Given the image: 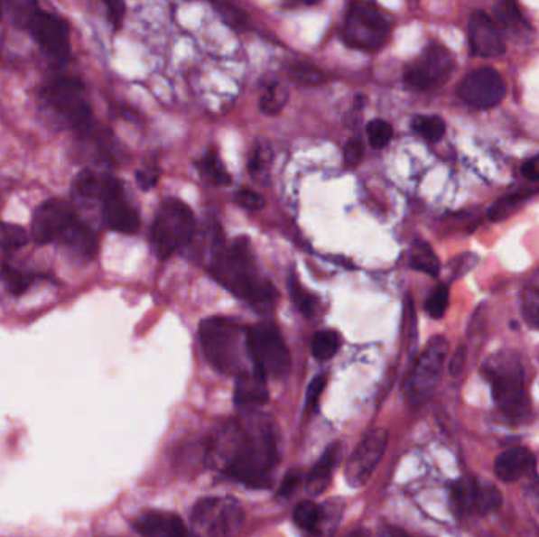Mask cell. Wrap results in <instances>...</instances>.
I'll use <instances>...</instances> for the list:
<instances>
[{
	"mask_svg": "<svg viewBox=\"0 0 539 537\" xmlns=\"http://www.w3.org/2000/svg\"><path fill=\"white\" fill-rule=\"evenodd\" d=\"M293 520L300 528L308 532H316L322 523V509L312 501H303L295 507Z\"/></svg>",
	"mask_w": 539,
	"mask_h": 537,
	"instance_id": "32",
	"label": "cell"
},
{
	"mask_svg": "<svg viewBox=\"0 0 539 537\" xmlns=\"http://www.w3.org/2000/svg\"><path fill=\"white\" fill-rule=\"evenodd\" d=\"M412 128L429 143H439L445 136L447 125L437 116H416L412 120Z\"/></svg>",
	"mask_w": 539,
	"mask_h": 537,
	"instance_id": "29",
	"label": "cell"
},
{
	"mask_svg": "<svg viewBox=\"0 0 539 537\" xmlns=\"http://www.w3.org/2000/svg\"><path fill=\"white\" fill-rule=\"evenodd\" d=\"M346 537H369V534H367L366 530H361V528H359V530H354V532H348Z\"/></svg>",
	"mask_w": 539,
	"mask_h": 537,
	"instance_id": "52",
	"label": "cell"
},
{
	"mask_svg": "<svg viewBox=\"0 0 539 537\" xmlns=\"http://www.w3.org/2000/svg\"><path fill=\"white\" fill-rule=\"evenodd\" d=\"M363 154H365V147L358 139H350L344 145V161L348 162V166H358L363 160Z\"/></svg>",
	"mask_w": 539,
	"mask_h": 537,
	"instance_id": "44",
	"label": "cell"
},
{
	"mask_svg": "<svg viewBox=\"0 0 539 537\" xmlns=\"http://www.w3.org/2000/svg\"><path fill=\"white\" fill-rule=\"evenodd\" d=\"M534 468V456L524 446H515L503 451L494 463L496 476L503 482H516Z\"/></svg>",
	"mask_w": 539,
	"mask_h": 537,
	"instance_id": "18",
	"label": "cell"
},
{
	"mask_svg": "<svg viewBox=\"0 0 539 537\" xmlns=\"http://www.w3.org/2000/svg\"><path fill=\"white\" fill-rule=\"evenodd\" d=\"M341 347V338L336 331L325 329L319 331L312 339V355L319 361H327L335 356Z\"/></svg>",
	"mask_w": 539,
	"mask_h": 537,
	"instance_id": "30",
	"label": "cell"
},
{
	"mask_svg": "<svg viewBox=\"0 0 539 537\" xmlns=\"http://www.w3.org/2000/svg\"><path fill=\"white\" fill-rule=\"evenodd\" d=\"M289 292H291L292 301L295 304V308L304 315V317H311L314 314L316 309V298L311 295L310 292L304 289L303 285L298 282L297 276L292 274L289 279Z\"/></svg>",
	"mask_w": 539,
	"mask_h": 537,
	"instance_id": "35",
	"label": "cell"
},
{
	"mask_svg": "<svg viewBox=\"0 0 539 537\" xmlns=\"http://www.w3.org/2000/svg\"><path fill=\"white\" fill-rule=\"evenodd\" d=\"M378 537H410L407 532H403V530H399V528H395V526H384L380 532H378Z\"/></svg>",
	"mask_w": 539,
	"mask_h": 537,
	"instance_id": "51",
	"label": "cell"
},
{
	"mask_svg": "<svg viewBox=\"0 0 539 537\" xmlns=\"http://www.w3.org/2000/svg\"><path fill=\"white\" fill-rule=\"evenodd\" d=\"M249 358L264 377L281 378L291 369V355L273 323H257L248 329Z\"/></svg>",
	"mask_w": 539,
	"mask_h": 537,
	"instance_id": "9",
	"label": "cell"
},
{
	"mask_svg": "<svg viewBox=\"0 0 539 537\" xmlns=\"http://www.w3.org/2000/svg\"><path fill=\"white\" fill-rule=\"evenodd\" d=\"M103 219L106 226L118 234H136L141 227V219L124 196L120 180L106 175L103 190Z\"/></svg>",
	"mask_w": 539,
	"mask_h": 537,
	"instance_id": "16",
	"label": "cell"
},
{
	"mask_svg": "<svg viewBox=\"0 0 539 537\" xmlns=\"http://www.w3.org/2000/svg\"><path fill=\"white\" fill-rule=\"evenodd\" d=\"M199 169L211 185L229 186L232 183L230 173L224 169L221 161L218 160L217 153H213V152L205 154L204 160L199 162Z\"/></svg>",
	"mask_w": 539,
	"mask_h": 537,
	"instance_id": "31",
	"label": "cell"
},
{
	"mask_svg": "<svg viewBox=\"0 0 539 537\" xmlns=\"http://www.w3.org/2000/svg\"><path fill=\"white\" fill-rule=\"evenodd\" d=\"M325 386H327V377L325 375H319L311 382L308 391H306V412H314L316 410Z\"/></svg>",
	"mask_w": 539,
	"mask_h": 537,
	"instance_id": "43",
	"label": "cell"
},
{
	"mask_svg": "<svg viewBox=\"0 0 539 537\" xmlns=\"http://www.w3.org/2000/svg\"><path fill=\"white\" fill-rule=\"evenodd\" d=\"M106 8H107V18L114 25V29H120L125 18L124 2H106Z\"/></svg>",
	"mask_w": 539,
	"mask_h": 537,
	"instance_id": "46",
	"label": "cell"
},
{
	"mask_svg": "<svg viewBox=\"0 0 539 537\" xmlns=\"http://www.w3.org/2000/svg\"><path fill=\"white\" fill-rule=\"evenodd\" d=\"M391 21L371 2H354L342 25V40L359 51H377L390 35Z\"/></svg>",
	"mask_w": 539,
	"mask_h": 537,
	"instance_id": "6",
	"label": "cell"
},
{
	"mask_svg": "<svg viewBox=\"0 0 539 537\" xmlns=\"http://www.w3.org/2000/svg\"><path fill=\"white\" fill-rule=\"evenodd\" d=\"M211 449L213 458L232 479L253 488L272 486L278 449L268 422L253 420L245 426L234 422L219 433Z\"/></svg>",
	"mask_w": 539,
	"mask_h": 537,
	"instance_id": "1",
	"label": "cell"
},
{
	"mask_svg": "<svg viewBox=\"0 0 539 537\" xmlns=\"http://www.w3.org/2000/svg\"><path fill=\"white\" fill-rule=\"evenodd\" d=\"M25 29L31 32L35 43L52 59L54 62L63 63L71 56L70 44V25L65 19L56 13L35 10Z\"/></svg>",
	"mask_w": 539,
	"mask_h": 537,
	"instance_id": "12",
	"label": "cell"
},
{
	"mask_svg": "<svg viewBox=\"0 0 539 537\" xmlns=\"http://www.w3.org/2000/svg\"><path fill=\"white\" fill-rule=\"evenodd\" d=\"M194 234L191 208L179 199H166L152 226V246L160 259H168L185 246Z\"/></svg>",
	"mask_w": 539,
	"mask_h": 537,
	"instance_id": "5",
	"label": "cell"
},
{
	"mask_svg": "<svg viewBox=\"0 0 539 537\" xmlns=\"http://www.w3.org/2000/svg\"><path fill=\"white\" fill-rule=\"evenodd\" d=\"M234 397H236V403L238 407L256 408L265 405L270 399L267 377H264L261 372H257L256 369L238 374Z\"/></svg>",
	"mask_w": 539,
	"mask_h": 537,
	"instance_id": "20",
	"label": "cell"
},
{
	"mask_svg": "<svg viewBox=\"0 0 539 537\" xmlns=\"http://www.w3.org/2000/svg\"><path fill=\"white\" fill-rule=\"evenodd\" d=\"M492 16H494L492 21L502 27H516L522 24V14L515 2H498L492 8Z\"/></svg>",
	"mask_w": 539,
	"mask_h": 537,
	"instance_id": "37",
	"label": "cell"
},
{
	"mask_svg": "<svg viewBox=\"0 0 539 537\" xmlns=\"http://www.w3.org/2000/svg\"><path fill=\"white\" fill-rule=\"evenodd\" d=\"M76 218L73 207L67 200H46L38 207L32 218V238L42 246L60 241Z\"/></svg>",
	"mask_w": 539,
	"mask_h": 537,
	"instance_id": "14",
	"label": "cell"
},
{
	"mask_svg": "<svg viewBox=\"0 0 539 537\" xmlns=\"http://www.w3.org/2000/svg\"><path fill=\"white\" fill-rule=\"evenodd\" d=\"M448 303H450V291L447 284H439L434 291L431 292L428 300H426V312L432 319L439 320L445 312H447Z\"/></svg>",
	"mask_w": 539,
	"mask_h": 537,
	"instance_id": "39",
	"label": "cell"
},
{
	"mask_svg": "<svg viewBox=\"0 0 539 537\" xmlns=\"http://www.w3.org/2000/svg\"><path fill=\"white\" fill-rule=\"evenodd\" d=\"M210 272L221 284L256 310L268 312L276 306L278 292L256 265L248 238H237L228 247L217 246Z\"/></svg>",
	"mask_w": 539,
	"mask_h": 537,
	"instance_id": "2",
	"label": "cell"
},
{
	"mask_svg": "<svg viewBox=\"0 0 539 537\" xmlns=\"http://www.w3.org/2000/svg\"><path fill=\"white\" fill-rule=\"evenodd\" d=\"M42 99L70 128L84 133L90 130L93 125L92 109L81 80L73 78L51 80L42 92Z\"/></svg>",
	"mask_w": 539,
	"mask_h": 537,
	"instance_id": "7",
	"label": "cell"
},
{
	"mask_svg": "<svg viewBox=\"0 0 539 537\" xmlns=\"http://www.w3.org/2000/svg\"><path fill=\"white\" fill-rule=\"evenodd\" d=\"M200 346L205 356L221 374H242L245 355H248V329L236 320L213 317L200 323Z\"/></svg>",
	"mask_w": 539,
	"mask_h": 537,
	"instance_id": "3",
	"label": "cell"
},
{
	"mask_svg": "<svg viewBox=\"0 0 539 537\" xmlns=\"http://www.w3.org/2000/svg\"><path fill=\"white\" fill-rule=\"evenodd\" d=\"M237 204L249 211H259L265 207V198L251 190H240L236 194Z\"/></svg>",
	"mask_w": 539,
	"mask_h": 537,
	"instance_id": "42",
	"label": "cell"
},
{
	"mask_svg": "<svg viewBox=\"0 0 539 537\" xmlns=\"http://www.w3.org/2000/svg\"><path fill=\"white\" fill-rule=\"evenodd\" d=\"M536 192H538V190H530V191L515 192V194H509L506 198L498 199L496 204L490 207L488 217H489L490 221H494V223L503 221V219L511 217V215L519 208V205H521L522 202H525L527 199L534 196Z\"/></svg>",
	"mask_w": 539,
	"mask_h": 537,
	"instance_id": "27",
	"label": "cell"
},
{
	"mask_svg": "<svg viewBox=\"0 0 539 537\" xmlns=\"http://www.w3.org/2000/svg\"><path fill=\"white\" fill-rule=\"evenodd\" d=\"M366 134H367V141L371 144L372 149L382 150L390 144L391 137H393V128H391L388 122L377 118V120H372L371 124L367 125Z\"/></svg>",
	"mask_w": 539,
	"mask_h": 537,
	"instance_id": "38",
	"label": "cell"
},
{
	"mask_svg": "<svg viewBox=\"0 0 539 537\" xmlns=\"http://www.w3.org/2000/svg\"><path fill=\"white\" fill-rule=\"evenodd\" d=\"M215 6H217L218 12L230 27H234V29H246L248 27V16L242 10H238L237 6L229 5V4H218Z\"/></svg>",
	"mask_w": 539,
	"mask_h": 537,
	"instance_id": "41",
	"label": "cell"
},
{
	"mask_svg": "<svg viewBox=\"0 0 539 537\" xmlns=\"http://www.w3.org/2000/svg\"><path fill=\"white\" fill-rule=\"evenodd\" d=\"M388 443V432L385 429H376L366 435L348 458L346 467V481L350 487H363L369 481L374 469L377 468L380 458H384Z\"/></svg>",
	"mask_w": 539,
	"mask_h": 537,
	"instance_id": "15",
	"label": "cell"
},
{
	"mask_svg": "<svg viewBox=\"0 0 539 537\" xmlns=\"http://www.w3.org/2000/svg\"><path fill=\"white\" fill-rule=\"evenodd\" d=\"M477 262L478 257L475 255V254H462L460 257L456 259V265H454V268H456V273H454V276L459 278V276H462L464 273L470 272L471 268L477 265Z\"/></svg>",
	"mask_w": 539,
	"mask_h": 537,
	"instance_id": "48",
	"label": "cell"
},
{
	"mask_svg": "<svg viewBox=\"0 0 539 537\" xmlns=\"http://www.w3.org/2000/svg\"><path fill=\"white\" fill-rule=\"evenodd\" d=\"M300 481H302V475H300V471H289L287 475H285L284 479L281 482V487H279V496H291L295 490H297L298 486H300Z\"/></svg>",
	"mask_w": 539,
	"mask_h": 537,
	"instance_id": "45",
	"label": "cell"
},
{
	"mask_svg": "<svg viewBox=\"0 0 539 537\" xmlns=\"http://www.w3.org/2000/svg\"><path fill=\"white\" fill-rule=\"evenodd\" d=\"M503 503V495L494 484L475 481V513L479 515L496 513Z\"/></svg>",
	"mask_w": 539,
	"mask_h": 537,
	"instance_id": "26",
	"label": "cell"
},
{
	"mask_svg": "<svg viewBox=\"0 0 539 537\" xmlns=\"http://www.w3.org/2000/svg\"><path fill=\"white\" fill-rule=\"evenodd\" d=\"M459 98L475 109H490L506 97V84L497 69L484 67L465 76L458 87Z\"/></svg>",
	"mask_w": 539,
	"mask_h": 537,
	"instance_id": "13",
	"label": "cell"
},
{
	"mask_svg": "<svg viewBox=\"0 0 539 537\" xmlns=\"http://www.w3.org/2000/svg\"><path fill=\"white\" fill-rule=\"evenodd\" d=\"M29 241L27 230L19 224L0 223V249L2 251H18Z\"/></svg>",
	"mask_w": 539,
	"mask_h": 537,
	"instance_id": "33",
	"label": "cell"
},
{
	"mask_svg": "<svg viewBox=\"0 0 539 537\" xmlns=\"http://www.w3.org/2000/svg\"><path fill=\"white\" fill-rule=\"evenodd\" d=\"M521 172L530 181H539V154L525 161L522 164Z\"/></svg>",
	"mask_w": 539,
	"mask_h": 537,
	"instance_id": "49",
	"label": "cell"
},
{
	"mask_svg": "<svg viewBox=\"0 0 539 537\" xmlns=\"http://www.w3.org/2000/svg\"><path fill=\"white\" fill-rule=\"evenodd\" d=\"M522 312L530 327L539 328V285L525 291L522 300Z\"/></svg>",
	"mask_w": 539,
	"mask_h": 537,
	"instance_id": "40",
	"label": "cell"
},
{
	"mask_svg": "<svg viewBox=\"0 0 539 537\" xmlns=\"http://www.w3.org/2000/svg\"><path fill=\"white\" fill-rule=\"evenodd\" d=\"M0 19H2V4H0Z\"/></svg>",
	"mask_w": 539,
	"mask_h": 537,
	"instance_id": "53",
	"label": "cell"
},
{
	"mask_svg": "<svg viewBox=\"0 0 539 537\" xmlns=\"http://www.w3.org/2000/svg\"><path fill=\"white\" fill-rule=\"evenodd\" d=\"M484 375L490 382L498 410L511 421H525L530 414V397L525 377L515 353L500 352L488 359Z\"/></svg>",
	"mask_w": 539,
	"mask_h": 537,
	"instance_id": "4",
	"label": "cell"
},
{
	"mask_svg": "<svg viewBox=\"0 0 539 537\" xmlns=\"http://www.w3.org/2000/svg\"><path fill=\"white\" fill-rule=\"evenodd\" d=\"M106 177H98L92 171H82L78 173L75 181H73V191L76 196L88 200H101L103 198V190H105Z\"/></svg>",
	"mask_w": 539,
	"mask_h": 537,
	"instance_id": "28",
	"label": "cell"
},
{
	"mask_svg": "<svg viewBox=\"0 0 539 537\" xmlns=\"http://www.w3.org/2000/svg\"><path fill=\"white\" fill-rule=\"evenodd\" d=\"M0 278L4 281L6 291L10 292L13 297H21L37 281L38 274L37 273L19 270L16 266H13L12 264L4 262L2 266H0Z\"/></svg>",
	"mask_w": 539,
	"mask_h": 537,
	"instance_id": "23",
	"label": "cell"
},
{
	"mask_svg": "<svg viewBox=\"0 0 539 537\" xmlns=\"http://www.w3.org/2000/svg\"><path fill=\"white\" fill-rule=\"evenodd\" d=\"M450 500L452 511L460 517L475 513V481L459 479L454 482L450 492Z\"/></svg>",
	"mask_w": 539,
	"mask_h": 537,
	"instance_id": "24",
	"label": "cell"
},
{
	"mask_svg": "<svg viewBox=\"0 0 539 537\" xmlns=\"http://www.w3.org/2000/svg\"><path fill=\"white\" fill-rule=\"evenodd\" d=\"M469 43L473 56L494 59L505 52V40L498 25L484 12H475L469 21Z\"/></svg>",
	"mask_w": 539,
	"mask_h": 537,
	"instance_id": "17",
	"label": "cell"
},
{
	"mask_svg": "<svg viewBox=\"0 0 539 537\" xmlns=\"http://www.w3.org/2000/svg\"><path fill=\"white\" fill-rule=\"evenodd\" d=\"M454 71V57L441 44H429L422 54L410 63L404 80L416 90H432L443 86Z\"/></svg>",
	"mask_w": 539,
	"mask_h": 537,
	"instance_id": "11",
	"label": "cell"
},
{
	"mask_svg": "<svg viewBox=\"0 0 539 537\" xmlns=\"http://www.w3.org/2000/svg\"><path fill=\"white\" fill-rule=\"evenodd\" d=\"M136 181L141 190L147 191V190L153 188L158 183V173L141 171V172L136 173Z\"/></svg>",
	"mask_w": 539,
	"mask_h": 537,
	"instance_id": "50",
	"label": "cell"
},
{
	"mask_svg": "<svg viewBox=\"0 0 539 537\" xmlns=\"http://www.w3.org/2000/svg\"><path fill=\"white\" fill-rule=\"evenodd\" d=\"M287 98H289V93H287L284 87L281 84H273L262 95L259 107L267 116H276V114L283 111V107L287 103Z\"/></svg>",
	"mask_w": 539,
	"mask_h": 537,
	"instance_id": "34",
	"label": "cell"
},
{
	"mask_svg": "<svg viewBox=\"0 0 539 537\" xmlns=\"http://www.w3.org/2000/svg\"><path fill=\"white\" fill-rule=\"evenodd\" d=\"M339 458H341V443L330 445L327 451L323 452L322 458H319L316 465L311 468L306 481V490L311 496L323 494L329 488Z\"/></svg>",
	"mask_w": 539,
	"mask_h": 537,
	"instance_id": "21",
	"label": "cell"
},
{
	"mask_svg": "<svg viewBox=\"0 0 539 537\" xmlns=\"http://www.w3.org/2000/svg\"><path fill=\"white\" fill-rule=\"evenodd\" d=\"M60 243L86 259H92L98 251V236L95 230L79 218H76L69 230L63 234Z\"/></svg>",
	"mask_w": 539,
	"mask_h": 537,
	"instance_id": "22",
	"label": "cell"
},
{
	"mask_svg": "<svg viewBox=\"0 0 539 537\" xmlns=\"http://www.w3.org/2000/svg\"><path fill=\"white\" fill-rule=\"evenodd\" d=\"M410 265L416 272L424 273L432 278H437L441 272V260L437 259L432 247L424 241H418L414 247L412 255H410Z\"/></svg>",
	"mask_w": 539,
	"mask_h": 537,
	"instance_id": "25",
	"label": "cell"
},
{
	"mask_svg": "<svg viewBox=\"0 0 539 537\" xmlns=\"http://www.w3.org/2000/svg\"><path fill=\"white\" fill-rule=\"evenodd\" d=\"M191 520L210 537H230L240 530L245 514L232 498H204L192 509Z\"/></svg>",
	"mask_w": 539,
	"mask_h": 537,
	"instance_id": "10",
	"label": "cell"
},
{
	"mask_svg": "<svg viewBox=\"0 0 539 537\" xmlns=\"http://www.w3.org/2000/svg\"><path fill=\"white\" fill-rule=\"evenodd\" d=\"M135 528L145 537H190L185 523L175 514H141L135 522Z\"/></svg>",
	"mask_w": 539,
	"mask_h": 537,
	"instance_id": "19",
	"label": "cell"
},
{
	"mask_svg": "<svg viewBox=\"0 0 539 537\" xmlns=\"http://www.w3.org/2000/svg\"><path fill=\"white\" fill-rule=\"evenodd\" d=\"M448 348V340L443 336H437L429 342L410 369L404 384V395L412 407L422 405L434 393L435 386L441 380Z\"/></svg>",
	"mask_w": 539,
	"mask_h": 537,
	"instance_id": "8",
	"label": "cell"
},
{
	"mask_svg": "<svg viewBox=\"0 0 539 537\" xmlns=\"http://www.w3.org/2000/svg\"><path fill=\"white\" fill-rule=\"evenodd\" d=\"M287 75L302 86H319L325 79L322 71L310 63H293L287 69Z\"/></svg>",
	"mask_w": 539,
	"mask_h": 537,
	"instance_id": "36",
	"label": "cell"
},
{
	"mask_svg": "<svg viewBox=\"0 0 539 537\" xmlns=\"http://www.w3.org/2000/svg\"><path fill=\"white\" fill-rule=\"evenodd\" d=\"M465 359H467V348L464 346H459L452 353L450 366H448L451 375H459L460 372L464 371Z\"/></svg>",
	"mask_w": 539,
	"mask_h": 537,
	"instance_id": "47",
	"label": "cell"
}]
</instances>
